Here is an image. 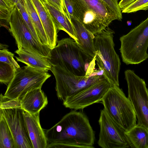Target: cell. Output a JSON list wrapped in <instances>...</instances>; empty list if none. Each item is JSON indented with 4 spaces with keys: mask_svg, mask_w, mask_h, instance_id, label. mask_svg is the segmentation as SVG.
<instances>
[{
    "mask_svg": "<svg viewBox=\"0 0 148 148\" xmlns=\"http://www.w3.org/2000/svg\"><path fill=\"white\" fill-rule=\"evenodd\" d=\"M21 108L0 109V115L5 119L13 136L16 148H33Z\"/></svg>",
    "mask_w": 148,
    "mask_h": 148,
    "instance_id": "cell-13",
    "label": "cell"
},
{
    "mask_svg": "<svg viewBox=\"0 0 148 148\" xmlns=\"http://www.w3.org/2000/svg\"><path fill=\"white\" fill-rule=\"evenodd\" d=\"M14 54L9 51L7 48L0 49V62L8 64L17 69L20 66L14 59Z\"/></svg>",
    "mask_w": 148,
    "mask_h": 148,
    "instance_id": "cell-25",
    "label": "cell"
},
{
    "mask_svg": "<svg viewBox=\"0 0 148 148\" xmlns=\"http://www.w3.org/2000/svg\"><path fill=\"white\" fill-rule=\"evenodd\" d=\"M47 59L52 66H58L75 75L84 76L94 58L82 50L74 40L65 38L58 41Z\"/></svg>",
    "mask_w": 148,
    "mask_h": 148,
    "instance_id": "cell-2",
    "label": "cell"
},
{
    "mask_svg": "<svg viewBox=\"0 0 148 148\" xmlns=\"http://www.w3.org/2000/svg\"><path fill=\"white\" fill-rule=\"evenodd\" d=\"M17 69L8 64L0 62V82L8 85L12 80Z\"/></svg>",
    "mask_w": 148,
    "mask_h": 148,
    "instance_id": "cell-23",
    "label": "cell"
},
{
    "mask_svg": "<svg viewBox=\"0 0 148 148\" xmlns=\"http://www.w3.org/2000/svg\"><path fill=\"white\" fill-rule=\"evenodd\" d=\"M39 16L48 42V46L52 49L58 43V30L49 10L41 0H31Z\"/></svg>",
    "mask_w": 148,
    "mask_h": 148,
    "instance_id": "cell-14",
    "label": "cell"
},
{
    "mask_svg": "<svg viewBox=\"0 0 148 148\" xmlns=\"http://www.w3.org/2000/svg\"><path fill=\"white\" fill-rule=\"evenodd\" d=\"M119 49L126 65L138 64L148 58V17L127 34L121 37Z\"/></svg>",
    "mask_w": 148,
    "mask_h": 148,
    "instance_id": "cell-6",
    "label": "cell"
},
{
    "mask_svg": "<svg viewBox=\"0 0 148 148\" xmlns=\"http://www.w3.org/2000/svg\"><path fill=\"white\" fill-rule=\"evenodd\" d=\"M125 134L131 148H148V130L137 124Z\"/></svg>",
    "mask_w": 148,
    "mask_h": 148,
    "instance_id": "cell-20",
    "label": "cell"
},
{
    "mask_svg": "<svg viewBox=\"0 0 148 148\" xmlns=\"http://www.w3.org/2000/svg\"><path fill=\"white\" fill-rule=\"evenodd\" d=\"M136 0H121L119 3V5L121 11Z\"/></svg>",
    "mask_w": 148,
    "mask_h": 148,
    "instance_id": "cell-31",
    "label": "cell"
},
{
    "mask_svg": "<svg viewBox=\"0 0 148 148\" xmlns=\"http://www.w3.org/2000/svg\"><path fill=\"white\" fill-rule=\"evenodd\" d=\"M97 143L102 148L131 147L125 131L109 116L104 108L100 111Z\"/></svg>",
    "mask_w": 148,
    "mask_h": 148,
    "instance_id": "cell-11",
    "label": "cell"
},
{
    "mask_svg": "<svg viewBox=\"0 0 148 148\" xmlns=\"http://www.w3.org/2000/svg\"><path fill=\"white\" fill-rule=\"evenodd\" d=\"M43 2L46 3H48V1L47 0H41Z\"/></svg>",
    "mask_w": 148,
    "mask_h": 148,
    "instance_id": "cell-33",
    "label": "cell"
},
{
    "mask_svg": "<svg viewBox=\"0 0 148 148\" xmlns=\"http://www.w3.org/2000/svg\"><path fill=\"white\" fill-rule=\"evenodd\" d=\"M48 148H94V131L87 116L75 110L45 131Z\"/></svg>",
    "mask_w": 148,
    "mask_h": 148,
    "instance_id": "cell-1",
    "label": "cell"
},
{
    "mask_svg": "<svg viewBox=\"0 0 148 148\" xmlns=\"http://www.w3.org/2000/svg\"><path fill=\"white\" fill-rule=\"evenodd\" d=\"M101 0L116 13L118 18V20L121 21L122 19V15L119 5L118 0Z\"/></svg>",
    "mask_w": 148,
    "mask_h": 148,
    "instance_id": "cell-28",
    "label": "cell"
},
{
    "mask_svg": "<svg viewBox=\"0 0 148 148\" xmlns=\"http://www.w3.org/2000/svg\"><path fill=\"white\" fill-rule=\"evenodd\" d=\"M11 8L14 7L20 0H0Z\"/></svg>",
    "mask_w": 148,
    "mask_h": 148,
    "instance_id": "cell-32",
    "label": "cell"
},
{
    "mask_svg": "<svg viewBox=\"0 0 148 148\" xmlns=\"http://www.w3.org/2000/svg\"><path fill=\"white\" fill-rule=\"evenodd\" d=\"M70 19L78 39L76 42L82 50L94 58L96 54L94 45L95 35L74 17H70Z\"/></svg>",
    "mask_w": 148,
    "mask_h": 148,
    "instance_id": "cell-17",
    "label": "cell"
},
{
    "mask_svg": "<svg viewBox=\"0 0 148 148\" xmlns=\"http://www.w3.org/2000/svg\"><path fill=\"white\" fill-rule=\"evenodd\" d=\"M25 6L36 32L40 42L48 46L47 38L41 20L31 0H23Z\"/></svg>",
    "mask_w": 148,
    "mask_h": 148,
    "instance_id": "cell-21",
    "label": "cell"
},
{
    "mask_svg": "<svg viewBox=\"0 0 148 148\" xmlns=\"http://www.w3.org/2000/svg\"><path fill=\"white\" fill-rule=\"evenodd\" d=\"M10 32L14 38L18 49L49 58L51 49L42 44L34 37L24 21L18 7L12 10L9 19Z\"/></svg>",
    "mask_w": 148,
    "mask_h": 148,
    "instance_id": "cell-9",
    "label": "cell"
},
{
    "mask_svg": "<svg viewBox=\"0 0 148 148\" xmlns=\"http://www.w3.org/2000/svg\"><path fill=\"white\" fill-rule=\"evenodd\" d=\"M101 101L109 116L125 132L137 124L132 104L119 86L112 85Z\"/></svg>",
    "mask_w": 148,
    "mask_h": 148,
    "instance_id": "cell-5",
    "label": "cell"
},
{
    "mask_svg": "<svg viewBox=\"0 0 148 148\" xmlns=\"http://www.w3.org/2000/svg\"><path fill=\"white\" fill-rule=\"evenodd\" d=\"M0 148H16L15 142L5 119L0 115Z\"/></svg>",
    "mask_w": 148,
    "mask_h": 148,
    "instance_id": "cell-22",
    "label": "cell"
},
{
    "mask_svg": "<svg viewBox=\"0 0 148 148\" xmlns=\"http://www.w3.org/2000/svg\"><path fill=\"white\" fill-rule=\"evenodd\" d=\"M25 119L33 148H47L48 143L45 131L40 124L39 113L31 114L24 111Z\"/></svg>",
    "mask_w": 148,
    "mask_h": 148,
    "instance_id": "cell-15",
    "label": "cell"
},
{
    "mask_svg": "<svg viewBox=\"0 0 148 148\" xmlns=\"http://www.w3.org/2000/svg\"><path fill=\"white\" fill-rule=\"evenodd\" d=\"M74 17L94 35L105 29L116 16L101 0H69Z\"/></svg>",
    "mask_w": 148,
    "mask_h": 148,
    "instance_id": "cell-3",
    "label": "cell"
},
{
    "mask_svg": "<svg viewBox=\"0 0 148 148\" xmlns=\"http://www.w3.org/2000/svg\"><path fill=\"white\" fill-rule=\"evenodd\" d=\"M112 85L105 77L100 81L67 97L63 101V104L66 108L71 109H83L101 101Z\"/></svg>",
    "mask_w": 148,
    "mask_h": 148,
    "instance_id": "cell-12",
    "label": "cell"
},
{
    "mask_svg": "<svg viewBox=\"0 0 148 148\" xmlns=\"http://www.w3.org/2000/svg\"><path fill=\"white\" fill-rule=\"evenodd\" d=\"M128 87V98L135 112L137 124L148 130V89L144 80L132 70L125 71Z\"/></svg>",
    "mask_w": 148,
    "mask_h": 148,
    "instance_id": "cell-10",
    "label": "cell"
},
{
    "mask_svg": "<svg viewBox=\"0 0 148 148\" xmlns=\"http://www.w3.org/2000/svg\"><path fill=\"white\" fill-rule=\"evenodd\" d=\"M0 109L21 108L20 100L8 99L5 98L1 94L0 95Z\"/></svg>",
    "mask_w": 148,
    "mask_h": 148,
    "instance_id": "cell-27",
    "label": "cell"
},
{
    "mask_svg": "<svg viewBox=\"0 0 148 148\" xmlns=\"http://www.w3.org/2000/svg\"><path fill=\"white\" fill-rule=\"evenodd\" d=\"M51 75L47 71L27 66L17 69L8 86L4 97L10 99L20 100L29 91L41 87Z\"/></svg>",
    "mask_w": 148,
    "mask_h": 148,
    "instance_id": "cell-8",
    "label": "cell"
},
{
    "mask_svg": "<svg viewBox=\"0 0 148 148\" xmlns=\"http://www.w3.org/2000/svg\"><path fill=\"white\" fill-rule=\"evenodd\" d=\"M16 5L24 21L32 34L37 41L40 42L35 28L25 6L23 0H20Z\"/></svg>",
    "mask_w": 148,
    "mask_h": 148,
    "instance_id": "cell-24",
    "label": "cell"
},
{
    "mask_svg": "<svg viewBox=\"0 0 148 148\" xmlns=\"http://www.w3.org/2000/svg\"><path fill=\"white\" fill-rule=\"evenodd\" d=\"M20 100L21 108L31 114L40 113L48 103L47 96L40 88L29 91Z\"/></svg>",
    "mask_w": 148,
    "mask_h": 148,
    "instance_id": "cell-16",
    "label": "cell"
},
{
    "mask_svg": "<svg viewBox=\"0 0 148 148\" xmlns=\"http://www.w3.org/2000/svg\"><path fill=\"white\" fill-rule=\"evenodd\" d=\"M50 71L55 78L57 97L62 101L105 77L102 71L99 69L89 75L84 76L75 75L58 66H52Z\"/></svg>",
    "mask_w": 148,
    "mask_h": 148,
    "instance_id": "cell-7",
    "label": "cell"
},
{
    "mask_svg": "<svg viewBox=\"0 0 148 148\" xmlns=\"http://www.w3.org/2000/svg\"><path fill=\"white\" fill-rule=\"evenodd\" d=\"M44 3L50 12L58 30L65 32L76 42L78 39L71 19L69 17L49 3Z\"/></svg>",
    "mask_w": 148,
    "mask_h": 148,
    "instance_id": "cell-19",
    "label": "cell"
},
{
    "mask_svg": "<svg viewBox=\"0 0 148 148\" xmlns=\"http://www.w3.org/2000/svg\"><path fill=\"white\" fill-rule=\"evenodd\" d=\"M65 6L70 17H74V9L73 6L69 0H64Z\"/></svg>",
    "mask_w": 148,
    "mask_h": 148,
    "instance_id": "cell-30",
    "label": "cell"
},
{
    "mask_svg": "<svg viewBox=\"0 0 148 148\" xmlns=\"http://www.w3.org/2000/svg\"><path fill=\"white\" fill-rule=\"evenodd\" d=\"M48 3L51 5L56 9L61 11L64 14L69 16L66 10L64 0H47Z\"/></svg>",
    "mask_w": 148,
    "mask_h": 148,
    "instance_id": "cell-29",
    "label": "cell"
},
{
    "mask_svg": "<svg viewBox=\"0 0 148 148\" xmlns=\"http://www.w3.org/2000/svg\"><path fill=\"white\" fill-rule=\"evenodd\" d=\"M18 56H15L17 61L39 70L48 72L52 66L47 58L27 51L23 49L15 51Z\"/></svg>",
    "mask_w": 148,
    "mask_h": 148,
    "instance_id": "cell-18",
    "label": "cell"
},
{
    "mask_svg": "<svg viewBox=\"0 0 148 148\" xmlns=\"http://www.w3.org/2000/svg\"><path fill=\"white\" fill-rule=\"evenodd\" d=\"M148 10V0H136L121 11L123 13L135 12L140 10Z\"/></svg>",
    "mask_w": 148,
    "mask_h": 148,
    "instance_id": "cell-26",
    "label": "cell"
},
{
    "mask_svg": "<svg viewBox=\"0 0 148 148\" xmlns=\"http://www.w3.org/2000/svg\"><path fill=\"white\" fill-rule=\"evenodd\" d=\"M114 32L109 27L95 35V56L99 69L112 85L119 86L121 63L114 49Z\"/></svg>",
    "mask_w": 148,
    "mask_h": 148,
    "instance_id": "cell-4",
    "label": "cell"
}]
</instances>
